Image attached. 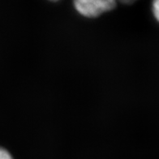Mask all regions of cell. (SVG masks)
Returning <instances> with one entry per match:
<instances>
[{
  "instance_id": "obj_1",
  "label": "cell",
  "mask_w": 159,
  "mask_h": 159,
  "mask_svg": "<svg viewBox=\"0 0 159 159\" xmlns=\"http://www.w3.org/2000/svg\"><path fill=\"white\" fill-rule=\"evenodd\" d=\"M74 4L82 16L92 18L113 10L116 2L114 0H77Z\"/></svg>"
},
{
  "instance_id": "obj_2",
  "label": "cell",
  "mask_w": 159,
  "mask_h": 159,
  "mask_svg": "<svg viewBox=\"0 0 159 159\" xmlns=\"http://www.w3.org/2000/svg\"><path fill=\"white\" fill-rule=\"evenodd\" d=\"M153 12L155 18L159 22V0H157L153 4Z\"/></svg>"
},
{
  "instance_id": "obj_3",
  "label": "cell",
  "mask_w": 159,
  "mask_h": 159,
  "mask_svg": "<svg viewBox=\"0 0 159 159\" xmlns=\"http://www.w3.org/2000/svg\"><path fill=\"white\" fill-rule=\"evenodd\" d=\"M0 159H13L8 151L0 147Z\"/></svg>"
}]
</instances>
